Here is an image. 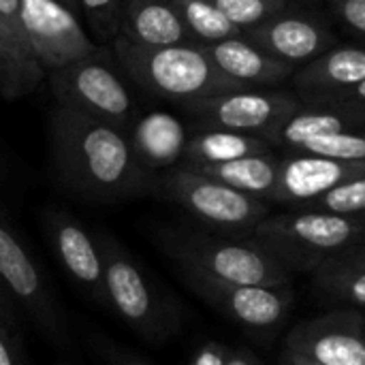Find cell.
<instances>
[{"label":"cell","mask_w":365,"mask_h":365,"mask_svg":"<svg viewBox=\"0 0 365 365\" xmlns=\"http://www.w3.org/2000/svg\"><path fill=\"white\" fill-rule=\"evenodd\" d=\"M53 165L62 184L88 201L141 197L154 186L152 169L120 126L62 105L53 120Z\"/></svg>","instance_id":"cell-1"},{"label":"cell","mask_w":365,"mask_h":365,"mask_svg":"<svg viewBox=\"0 0 365 365\" xmlns=\"http://www.w3.org/2000/svg\"><path fill=\"white\" fill-rule=\"evenodd\" d=\"M156 244L180 272L231 284L291 287L293 282V272L252 237L167 227L156 231Z\"/></svg>","instance_id":"cell-2"},{"label":"cell","mask_w":365,"mask_h":365,"mask_svg":"<svg viewBox=\"0 0 365 365\" xmlns=\"http://www.w3.org/2000/svg\"><path fill=\"white\" fill-rule=\"evenodd\" d=\"M113 51L122 71L137 86L182 105L244 90L216 66L203 43L145 47L118 34Z\"/></svg>","instance_id":"cell-3"},{"label":"cell","mask_w":365,"mask_h":365,"mask_svg":"<svg viewBox=\"0 0 365 365\" xmlns=\"http://www.w3.org/2000/svg\"><path fill=\"white\" fill-rule=\"evenodd\" d=\"M289 272H310L344 255L365 240V218L321 210L269 214L250 235Z\"/></svg>","instance_id":"cell-4"},{"label":"cell","mask_w":365,"mask_h":365,"mask_svg":"<svg viewBox=\"0 0 365 365\" xmlns=\"http://www.w3.org/2000/svg\"><path fill=\"white\" fill-rule=\"evenodd\" d=\"M96 246L103 257L107 306L145 342H165L175 336L182 325L175 302L163 295L111 235L98 233Z\"/></svg>","instance_id":"cell-5"},{"label":"cell","mask_w":365,"mask_h":365,"mask_svg":"<svg viewBox=\"0 0 365 365\" xmlns=\"http://www.w3.org/2000/svg\"><path fill=\"white\" fill-rule=\"evenodd\" d=\"M152 192L180 205L210 231L229 237H250L272 214V203L235 190L186 165L154 178Z\"/></svg>","instance_id":"cell-6"},{"label":"cell","mask_w":365,"mask_h":365,"mask_svg":"<svg viewBox=\"0 0 365 365\" xmlns=\"http://www.w3.org/2000/svg\"><path fill=\"white\" fill-rule=\"evenodd\" d=\"M0 278L6 284L9 293L17 302V306L34 321L41 334L56 344L58 349H66L68 327L64 314L45 282L38 265L17 237V233L9 227L4 216L0 214Z\"/></svg>","instance_id":"cell-7"},{"label":"cell","mask_w":365,"mask_h":365,"mask_svg":"<svg viewBox=\"0 0 365 365\" xmlns=\"http://www.w3.org/2000/svg\"><path fill=\"white\" fill-rule=\"evenodd\" d=\"M186 287L227 321L257 334L282 327L293 310L295 293L291 287L231 284L205 276L180 272Z\"/></svg>","instance_id":"cell-8"},{"label":"cell","mask_w":365,"mask_h":365,"mask_svg":"<svg viewBox=\"0 0 365 365\" xmlns=\"http://www.w3.org/2000/svg\"><path fill=\"white\" fill-rule=\"evenodd\" d=\"M96 58H83L49 71L51 90L62 107L126 126L135 109L130 92L120 75Z\"/></svg>","instance_id":"cell-9"},{"label":"cell","mask_w":365,"mask_h":365,"mask_svg":"<svg viewBox=\"0 0 365 365\" xmlns=\"http://www.w3.org/2000/svg\"><path fill=\"white\" fill-rule=\"evenodd\" d=\"M299 107V96L282 90H237L186 103L184 109L205 128L265 135Z\"/></svg>","instance_id":"cell-10"},{"label":"cell","mask_w":365,"mask_h":365,"mask_svg":"<svg viewBox=\"0 0 365 365\" xmlns=\"http://www.w3.org/2000/svg\"><path fill=\"white\" fill-rule=\"evenodd\" d=\"M21 26L47 73L101 53L75 13L58 0H21Z\"/></svg>","instance_id":"cell-11"},{"label":"cell","mask_w":365,"mask_h":365,"mask_svg":"<svg viewBox=\"0 0 365 365\" xmlns=\"http://www.w3.org/2000/svg\"><path fill=\"white\" fill-rule=\"evenodd\" d=\"M284 344L323 365H365V314L340 308L302 321L289 331Z\"/></svg>","instance_id":"cell-12"},{"label":"cell","mask_w":365,"mask_h":365,"mask_svg":"<svg viewBox=\"0 0 365 365\" xmlns=\"http://www.w3.org/2000/svg\"><path fill=\"white\" fill-rule=\"evenodd\" d=\"M242 36L265 53L295 68L338 45L336 34L327 28L325 21L293 9H287L263 24L242 30Z\"/></svg>","instance_id":"cell-13"},{"label":"cell","mask_w":365,"mask_h":365,"mask_svg":"<svg viewBox=\"0 0 365 365\" xmlns=\"http://www.w3.org/2000/svg\"><path fill=\"white\" fill-rule=\"evenodd\" d=\"M365 126V107L334 101L329 96L310 94L299 96V107L291 111L280 124H276L265 141L282 152H297L310 139L342 133V130H361Z\"/></svg>","instance_id":"cell-14"},{"label":"cell","mask_w":365,"mask_h":365,"mask_svg":"<svg viewBox=\"0 0 365 365\" xmlns=\"http://www.w3.org/2000/svg\"><path fill=\"white\" fill-rule=\"evenodd\" d=\"M365 175V160H340L312 154H282L280 173L272 203L304 207L340 186L346 180Z\"/></svg>","instance_id":"cell-15"},{"label":"cell","mask_w":365,"mask_h":365,"mask_svg":"<svg viewBox=\"0 0 365 365\" xmlns=\"http://www.w3.org/2000/svg\"><path fill=\"white\" fill-rule=\"evenodd\" d=\"M47 235L56 259L71 280L98 306H107L103 257L96 240L71 216L51 212L47 216Z\"/></svg>","instance_id":"cell-16"},{"label":"cell","mask_w":365,"mask_h":365,"mask_svg":"<svg viewBox=\"0 0 365 365\" xmlns=\"http://www.w3.org/2000/svg\"><path fill=\"white\" fill-rule=\"evenodd\" d=\"M216 66L244 90H272L293 77L295 66L276 60L244 36L203 43Z\"/></svg>","instance_id":"cell-17"},{"label":"cell","mask_w":365,"mask_h":365,"mask_svg":"<svg viewBox=\"0 0 365 365\" xmlns=\"http://www.w3.org/2000/svg\"><path fill=\"white\" fill-rule=\"evenodd\" d=\"M365 79V47L334 45L293 73V86L299 96L336 94Z\"/></svg>","instance_id":"cell-18"},{"label":"cell","mask_w":365,"mask_h":365,"mask_svg":"<svg viewBox=\"0 0 365 365\" xmlns=\"http://www.w3.org/2000/svg\"><path fill=\"white\" fill-rule=\"evenodd\" d=\"M122 34L145 47H167L197 41L173 0H126L122 13Z\"/></svg>","instance_id":"cell-19"},{"label":"cell","mask_w":365,"mask_h":365,"mask_svg":"<svg viewBox=\"0 0 365 365\" xmlns=\"http://www.w3.org/2000/svg\"><path fill=\"white\" fill-rule=\"evenodd\" d=\"M133 152L148 169H167L182 160L188 133L180 118L167 111L143 115L128 137Z\"/></svg>","instance_id":"cell-20"},{"label":"cell","mask_w":365,"mask_h":365,"mask_svg":"<svg viewBox=\"0 0 365 365\" xmlns=\"http://www.w3.org/2000/svg\"><path fill=\"white\" fill-rule=\"evenodd\" d=\"M45 75L24 28L0 17V90L4 96L15 98L30 92Z\"/></svg>","instance_id":"cell-21"},{"label":"cell","mask_w":365,"mask_h":365,"mask_svg":"<svg viewBox=\"0 0 365 365\" xmlns=\"http://www.w3.org/2000/svg\"><path fill=\"white\" fill-rule=\"evenodd\" d=\"M186 167H192L195 171L205 173L235 190H242L246 195L272 203L278 184V173H280V156L272 152V154L244 156L218 165H186Z\"/></svg>","instance_id":"cell-22"},{"label":"cell","mask_w":365,"mask_h":365,"mask_svg":"<svg viewBox=\"0 0 365 365\" xmlns=\"http://www.w3.org/2000/svg\"><path fill=\"white\" fill-rule=\"evenodd\" d=\"M276 152L263 137L227 130V128H203L188 137L184 150V165H218L255 154Z\"/></svg>","instance_id":"cell-23"},{"label":"cell","mask_w":365,"mask_h":365,"mask_svg":"<svg viewBox=\"0 0 365 365\" xmlns=\"http://www.w3.org/2000/svg\"><path fill=\"white\" fill-rule=\"evenodd\" d=\"M173 4L199 43H216L242 36V30L231 24L212 0H173Z\"/></svg>","instance_id":"cell-24"},{"label":"cell","mask_w":365,"mask_h":365,"mask_svg":"<svg viewBox=\"0 0 365 365\" xmlns=\"http://www.w3.org/2000/svg\"><path fill=\"white\" fill-rule=\"evenodd\" d=\"M314 289L331 304L365 308V269L321 267L314 274Z\"/></svg>","instance_id":"cell-25"},{"label":"cell","mask_w":365,"mask_h":365,"mask_svg":"<svg viewBox=\"0 0 365 365\" xmlns=\"http://www.w3.org/2000/svg\"><path fill=\"white\" fill-rule=\"evenodd\" d=\"M304 210H321L340 216L365 218V175H357L353 180L342 182L340 186L327 190L312 203L304 205Z\"/></svg>","instance_id":"cell-26"},{"label":"cell","mask_w":365,"mask_h":365,"mask_svg":"<svg viewBox=\"0 0 365 365\" xmlns=\"http://www.w3.org/2000/svg\"><path fill=\"white\" fill-rule=\"evenodd\" d=\"M291 154H312L340 160H365V133L364 130H342L310 139L297 152Z\"/></svg>","instance_id":"cell-27"},{"label":"cell","mask_w":365,"mask_h":365,"mask_svg":"<svg viewBox=\"0 0 365 365\" xmlns=\"http://www.w3.org/2000/svg\"><path fill=\"white\" fill-rule=\"evenodd\" d=\"M222 15L240 30L267 21L269 17L291 9V0H212Z\"/></svg>","instance_id":"cell-28"},{"label":"cell","mask_w":365,"mask_h":365,"mask_svg":"<svg viewBox=\"0 0 365 365\" xmlns=\"http://www.w3.org/2000/svg\"><path fill=\"white\" fill-rule=\"evenodd\" d=\"M81 9L92 26V30L101 38L113 41L118 34H122V13L120 0H79Z\"/></svg>","instance_id":"cell-29"},{"label":"cell","mask_w":365,"mask_h":365,"mask_svg":"<svg viewBox=\"0 0 365 365\" xmlns=\"http://www.w3.org/2000/svg\"><path fill=\"white\" fill-rule=\"evenodd\" d=\"M327 4L351 30L365 36V0H327Z\"/></svg>","instance_id":"cell-30"},{"label":"cell","mask_w":365,"mask_h":365,"mask_svg":"<svg viewBox=\"0 0 365 365\" xmlns=\"http://www.w3.org/2000/svg\"><path fill=\"white\" fill-rule=\"evenodd\" d=\"M0 365H28L19 346V338L0 321Z\"/></svg>","instance_id":"cell-31"},{"label":"cell","mask_w":365,"mask_h":365,"mask_svg":"<svg viewBox=\"0 0 365 365\" xmlns=\"http://www.w3.org/2000/svg\"><path fill=\"white\" fill-rule=\"evenodd\" d=\"M229 346L222 342H205L197 349L192 364L190 365H227V357H229Z\"/></svg>","instance_id":"cell-32"},{"label":"cell","mask_w":365,"mask_h":365,"mask_svg":"<svg viewBox=\"0 0 365 365\" xmlns=\"http://www.w3.org/2000/svg\"><path fill=\"white\" fill-rule=\"evenodd\" d=\"M0 321L15 334H19L21 321H19V306L13 299V295L9 293L6 284L0 278Z\"/></svg>","instance_id":"cell-33"},{"label":"cell","mask_w":365,"mask_h":365,"mask_svg":"<svg viewBox=\"0 0 365 365\" xmlns=\"http://www.w3.org/2000/svg\"><path fill=\"white\" fill-rule=\"evenodd\" d=\"M323 267H353V269H365V240L361 244H357L355 248L346 250L344 255L331 259L329 263H325ZM321 269V267H319Z\"/></svg>","instance_id":"cell-34"},{"label":"cell","mask_w":365,"mask_h":365,"mask_svg":"<svg viewBox=\"0 0 365 365\" xmlns=\"http://www.w3.org/2000/svg\"><path fill=\"white\" fill-rule=\"evenodd\" d=\"M321 96H329V98L340 101V103H349V105L365 107V79L364 81H359L357 86L349 88V90H342V92H336V94H321Z\"/></svg>","instance_id":"cell-35"},{"label":"cell","mask_w":365,"mask_h":365,"mask_svg":"<svg viewBox=\"0 0 365 365\" xmlns=\"http://www.w3.org/2000/svg\"><path fill=\"white\" fill-rule=\"evenodd\" d=\"M278 365H323V364H319L317 359H312V357H308V355H304V353H299V351H295V349H291V346H287V344H284V349H282V353H280V357H278Z\"/></svg>","instance_id":"cell-36"},{"label":"cell","mask_w":365,"mask_h":365,"mask_svg":"<svg viewBox=\"0 0 365 365\" xmlns=\"http://www.w3.org/2000/svg\"><path fill=\"white\" fill-rule=\"evenodd\" d=\"M0 17L15 26H21V0H0Z\"/></svg>","instance_id":"cell-37"},{"label":"cell","mask_w":365,"mask_h":365,"mask_svg":"<svg viewBox=\"0 0 365 365\" xmlns=\"http://www.w3.org/2000/svg\"><path fill=\"white\" fill-rule=\"evenodd\" d=\"M227 365H263V361L246 349H231L227 357Z\"/></svg>","instance_id":"cell-38"},{"label":"cell","mask_w":365,"mask_h":365,"mask_svg":"<svg viewBox=\"0 0 365 365\" xmlns=\"http://www.w3.org/2000/svg\"><path fill=\"white\" fill-rule=\"evenodd\" d=\"M105 359H107V365H150L143 364L141 359L133 357V355H126V353H120L118 349H105Z\"/></svg>","instance_id":"cell-39"},{"label":"cell","mask_w":365,"mask_h":365,"mask_svg":"<svg viewBox=\"0 0 365 365\" xmlns=\"http://www.w3.org/2000/svg\"><path fill=\"white\" fill-rule=\"evenodd\" d=\"M62 2H64V4H68V6H71V11H73V9L77 6V2H79V0H62Z\"/></svg>","instance_id":"cell-40"},{"label":"cell","mask_w":365,"mask_h":365,"mask_svg":"<svg viewBox=\"0 0 365 365\" xmlns=\"http://www.w3.org/2000/svg\"><path fill=\"white\" fill-rule=\"evenodd\" d=\"M361 130H364V133H365V126H364V128H361Z\"/></svg>","instance_id":"cell-41"}]
</instances>
